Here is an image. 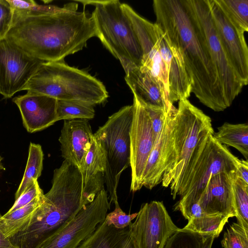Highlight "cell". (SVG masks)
I'll return each instance as SVG.
<instances>
[{"label": "cell", "instance_id": "obj_32", "mask_svg": "<svg viewBox=\"0 0 248 248\" xmlns=\"http://www.w3.org/2000/svg\"><path fill=\"white\" fill-rule=\"evenodd\" d=\"M115 204L114 210L107 214L105 220L109 225H112L118 229H122L129 226L131 221L135 218L137 213L126 214L120 207L118 202Z\"/></svg>", "mask_w": 248, "mask_h": 248}, {"label": "cell", "instance_id": "obj_16", "mask_svg": "<svg viewBox=\"0 0 248 248\" xmlns=\"http://www.w3.org/2000/svg\"><path fill=\"white\" fill-rule=\"evenodd\" d=\"M13 102L18 108L23 125L30 133L44 130L58 121L55 98L27 92L14 97Z\"/></svg>", "mask_w": 248, "mask_h": 248}, {"label": "cell", "instance_id": "obj_36", "mask_svg": "<svg viewBox=\"0 0 248 248\" xmlns=\"http://www.w3.org/2000/svg\"><path fill=\"white\" fill-rule=\"evenodd\" d=\"M235 174L246 183L248 184V161L239 160L236 168Z\"/></svg>", "mask_w": 248, "mask_h": 248}, {"label": "cell", "instance_id": "obj_26", "mask_svg": "<svg viewBox=\"0 0 248 248\" xmlns=\"http://www.w3.org/2000/svg\"><path fill=\"white\" fill-rule=\"evenodd\" d=\"M13 11L12 23L21 19L45 15L52 14L65 10L68 6L63 7L54 5H44L37 4L33 0H7Z\"/></svg>", "mask_w": 248, "mask_h": 248}, {"label": "cell", "instance_id": "obj_24", "mask_svg": "<svg viewBox=\"0 0 248 248\" xmlns=\"http://www.w3.org/2000/svg\"><path fill=\"white\" fill-rule=\"evenodd\" d=\"M215 237L179 229L167 240L164 248H211Z\"/></svg>", "mask_w": 248, "mask_h": 248}, {"label": "cell", "instance_id": "obj_1", "mask_svg": "<svg viewBox=\"0 0 248 248\" xmlns=\"http://www.w3.org/2000/svg\"><path fill=\"white\" fill-rule=\"evenodd\" d=\"M153 5L155 24L182 58L191 93L215 111L229 107L191 0H154Z\"/></svg>", "mask_w": 248, "mask_h": 248}, {"label": "cell", "instance_id": "obj_27", "mask_svg": "<svg viewBox=\"0 0 248 248\" xmlns=\"http://www.w3.org/2000/svg\"><path fill=\"white\" fill-rule=\"evenodd\" d=\"M229 216L221 214H206L189 219L183 228L200 233L212 234L218 237L228 222Z\"/></svg>", "mask_w": 248, "mask_h": 248}, {"label": "cell", "instance_id": "obj_22", "mask_svg": "<svg viewBox=\"0 0 248 248\" xmlns=\"http://www.w3.org/2000/svg\"><path fill=\"white\" fill-rule=\"evenodd\" d=\"M44 195V194L29 204L0 217V230L5 237L11 238L21 231L42 202Z\"/></svg>", "mask_w": 248, "mask_h": 248}, {"label": "cell", "instance_id": "obj_19", "mask_svg": "<svg viewBox=\"0 0 248 248\" xmlns=\"http://www.w3.org/2000/svg\"><path fill=\"white\" fill-rule=\"evenodd\" d=\"M125 80L136 96L143 104L169 111L173 106L165 92L150 73L140 67L125 73Z\"/></svg>", "mask_w": 248, "mask_h": 248}, {"label": "cell", "instance_id": "obj_10", "mask_svg": "<svg viewBox=\"0 0 248 248\" xmlns=\"http://www.w3.org/2000/svg\"><path fill=\"white\" fill-rule=\"evenodd\" d=\"M135 218L129 227L136 248H164L179 229L162 202L153 201L142 204Z\"/></svg>", "mask_w": 248, "mask_h": 248}, {"label": "cell", "instance_id": "obj_37", "mask_svg": "<svg viewBox=\"0 0 248 248\" xmlns=\"http://www.w3.org/2000/svg\"><path fill=\"white\" fill-rule=\"evenodd\" d=\"M1 215L0 214V217ZM0 248H18L15 245L10 238L5 236L0 230Z\"/></svg>", "mask_w": 248, "mask_h": 248}, {"label": "cell", "instance_id": "obj_20", "mask_svg": "<svg viewBox=\"0 0 248 248\" xmlns=\"http://www.w3.org/2000/svg\"><path fill=\"white\" fill-rule=\"evenodd\" d=\"M76 248H136L129 226L118 229L105 219Z\"/></svg>", "mask_w": 248, "mask_h": 248}, {"label": "cell", "instance_id": "obj_13", "mask_svg": "<svg viewBox=\"0 0 248 248\" xmlns=\"http://www.w3.org/2000/svg\"><path fill=\"white\" fill-rule=\"evenodd\" d=\"M132 105L133 115L130 131V166L131 169L130 190L134 192L143 186L144 170L156 139L148 113L135 96Z\"/></svg>", "mask_w": 248, "mask_h": 248}, {"label": "cell", "instance_id": "obj_11", "mask_svg": "<svg viewBox=\"0 0 248 248\" xmlns=\"http://www.w3.org/2000/svg\"><path fill=\"white\" fill-rule=\"evenodd\" d=\"M230 107L244 87L230 65L217 36L208 0H191Z\"/></svg>", "mask_w": 248, "mask_h": 248}, {"label": "cell", "instance_id": "obj_30", "mask_svg": "<svg viewBox=\"0 0 248 248\" xmlns=\"http://www.w3.org/2000/svg\"><path fill=\"white\" fill-rule=\"evenodd\" d=\"M232 187L237 223L248 231V184L237 177L235 172Z\"/></svg>", "mask_w": 248, "mask_h": 248}, {"label": "cell", "instance_id": "obj_3", "mask_svg": "<svg viewBox=\"0 0 248 248\" xmlns=\"http://www.w3.org/2000/svg\"><path fill=\"white\" fill-rule=\"evenodd\" d=\"M52 184L29 222L10 238L18 248H35L62 228L100 192L84 189L80 170L65 160L54 170Z\"/></svg>", "mask_w": 248, "mask_h": 248}, {"label": "cell", "instance_id": "obj_28", "mask_svg": "<svg viewBox=\"0 0 248 248\" xmlns=\"http://www.w3.org/2000/svg\"><path fill=\"white\" fill-rule=\"evenodd\" d=\"M226 16L239 31H248V0H216Z\"/></svg>", "mask_w": 248, "mask_h": 248}, {"label": "cell", "instance_id": "obj_38", "mask_svg": "<svg viewBox=\"0 0 248 248\" xmlns=\"http://www.w3.org/2000/svg\"><path fill=\"white\" fill-rule=\"evenodd\" d=\"M2 159V158L0 156V170H4V168L3 167V166H2V163H1Z\"/></svg>", "mask_w": 248, "mask_h": 248}, {"label": "cell", "instance_id": "obj_17", "mask_svg": "<svg viewBox=\"0 0 248 248\" xmlns=\"http://www.w3.org/2000/svg\"><path fill=\"white\" fill-rule=\"evenodd\" d=\"M93 136L88 120H64L59 139L64 160L80 170Z\"/></svg>", "mask_w": 248, "mask_h": 248}, {"label": "cell", "instance_id": "obj_7", "mask_svg": "<svg viewBox=\"0 0 248 248\" xmlns=\"http://www.w3.org/2000/svg\"><path fill=\"white\" fill-rule=\"evenodd\" d=\"M211 118L187 99L179 101L174 129L171 162L164 172L162 185L170 190L177 183L195 149L207 136L214 132Z\"/></svg>", "mask_w": 248, "mask_h": 248}, {"label": "cell", "instance_id": "obj_2", "mask_svg": "<svg viewBox=\"0 0 248 248\" xmlns=\"http://www.w3.org/2000/svg\"><path fill=\"white\" fill-rule=\"evenodd\" d=\"M77 9V3H69L60 12L19 20L12 25L5 38L43 62H63L96 36L91 16Z\"/></svg>", "mask_w": 248, "mask_h": 248}, {"label": "cell", "instance_id": "obj_21", "mask_svg": "<svg viewBox=\"0 0 248 248\" xmlns=\"http://www.w3.org/2000/svg\"><path fill=\"white\" fill-rule=\"evenodd\" d=\"M105 170V154L93 135L80 170L84 189L91 188L92 182L104 181Z\"/></svg>", "mask_w": 248, "mask_h": 248}, {"label": "cell", "instance_id": "obj_25", "mask_svg": "<svg viewBox=\"0 0 248 248\" xmlns=\"http://www.w3.org/2000/svg\"><path fill=\"white\" fill-rule=\"evenodd\" d=\"M44 154L41 146L30 143L26 167L21 182L15 194V200L32 184L37 180L43 170Z\"/></svg>", "mask_w": 248, "mask_h": 248}, {"label": "cell", "instance_id": "obj_15", "mask_svg": "<svg viewBox=\"0 0 248 248\" xmlns=\"http://www.w3.org/2000/svg\"><path fill=\"white\" fill-rule=\"evenodd\" d=\"M177 109L173 106L167 113L160 132L157 136L147 161L143 175V186L152 189L161 183L163 175L172 158L175 118Z\"/></svg>", "mask_w": 248, "mask_h": 248}, {"label": "cell", "instance_id": "obj_35", "mask_svg": "<svg viewBox=\"0 0 248 248\" xmlns=\"http://www.w3.org/2000/svg\"><path fill=\"white\" fill-rule=\"evenodd\" d=\"M13 11L7 0H0V41L5 38L12 23Z\"/></svg>", "mask_w": 248, "mask_h": 248}, {"label": "cell", "instance_id": "obj_9", "mask_svg": "<svg viewBox=\"0 0 248 248\" xmlns=\"http://www.w3.org/2000/svg\"><path fill=\"white\" fill-rule=\"evenodd\" d=\"M110 204L104 187L91 202L35 248H76L105 219Z\"/></svg>", "mask_w": 248, "mask_h": 248}, {"label": "cell", "instance_id": "obj_23", "mask_svg": "<svg viewBox=\"0 0 248 248\" xmlns=\"http://www.w3.org/2000/svg\"><path fill=\"white\" fill-rule=\"evenodd\" d=\"M218 131L213 135L220 143L232 146L239 151L248 161V124H232L225 123L217 128Z\"/></svg>", "mask_w": 248, "mask_h": 248}, {"label": "cell", "instance_id": "obj_12", "mask_svg": "<svg viewBox=\"0 0 248 248\" xmlns=\"http://www.w3.org/2000/svg\"><path fill=\"white\" fill-rule=\"evenodd\" d=\"M42 62L6 38L0 41V94L10 98L23 90Z\"/></svg>", "mask_w": 248, "mask_h": 248}, {"label": "cell", "instance_id": "obj_5", "mask_svg": "<svg viewBox=\"0 0 248 248\" xmlns=\"http://www.w3.org/2000/svg\"><path fill=\"white\" fill-rule=\"evenodd\" d=\"M23 90L93 106L104 103L108 97L102 82L63 62H42Z\"/></svg>", "mask_w": 248, "mask_h": 248}, {"label": "cell", "instance_id": "obj_8", "mask_svg": "<svg viewBox=\"0 0 248 248\" xmlns=\"http://www.w3.org/2000/svg\"><path fill=\"white\" fill-rule=\"evenodd\" d=\"M133 105L122 107L108 118L94 134L106 158L104 181L109 202H118L117 189L122 172L130 166V131Z\"/></svg>", "mask_w": 248, "mask_h": 248}, {"label": "cell", "instance_id": "obj_18", "mask_svg": "<svg viewBox=\"0 0 248 248\" xmlns=\"http://www.w3.org/2000/svg\"><path fill=\"white\" fill-rule=\"evenodd\" d=\"M235 171L211 177L199 201L203 212L235 217L232 180Z\"/></svg>", "mask_w": 248, "mask_h": 248}, {"label": "cell", "instance_id": "obj_33", "mask_svg": "<svg viewBox=\"0 0 248 248\" xmlns=\"http://www.w3.org/2000/svg\"><path fill=\"white\" fill-rule=\"evenodd\" d=\"M44 194L37 180L34 179L32 184L23 192L14 202L13 206L7 212H12L21 208L32 202L37 197Z\"/></svg>", "mask_w": 248, "mask_h": 248}, {"label": "cell", "instance_id": "obj_34", "mask_svg": "<svg viewBox=\"0 0 248 248\" xmlns=\"http://www.w3.org/2000/svg\"><path fill=\"white\" fill-rule=\"evenodd\" d=\"M141 103L148 113L154 134L156 139L164 126L168 111H167L162 108L147 106L141 102Z\"/></svg>", "mask_w": 248, "mask_h": 248}, {"label": "cell", "instance_id": "obj_14", "mask_svg": "<svg viewBox=\"0 0 248 248\" xmlns=\"http://www.w3.org/2000/svg\"><path fill=\"white\" fill-rule=\"evenodd\" d=\"M216 31L229 62L244 86L248 83V49L244 32L230 22L216 0H208Z\"/></svg>", "mask_w": 248, "mask_h": 248}, {"label": "cell", "instance_id": "obj_31", "mask_svg": "<svg viewBox=\"0 0 248 248\" xmlns=\"http://www.w3.org/2000/svg\"><path fill=\"white\" fill-rule=\"evenodd\" d=\"M221 244L224 248H248V231L232 223L224 233Z\"/></svg>", "mask_w": 248, "mask_h": 248}, {"label": "cell", "instance_id": "obj_4", "mask_svg": "<svg viewBox=\"0 0 248 248\" xmlns=\"http://www.w3.org/2000/svg\"><path fill=\"white\" fill-rule=\"evenodd\" d=\"M239 160L213 135L207 136L195 149L177 183L170 190L173 199L178 195L181 197L174 210L183 216L193 204L199 202L211 177L235 171Z\"/></svg>", "mask_w": 248, "mask_h": 248}, {"label": "cell", "instance_id": "obj_29", "mask_svg": "<svg viewBox=\"0 0 248 248\" xmlns=\"http://www.w3.org/2000/svg\"><path fill=\"white\" fill-rule=\"evenodd\" d=\"M56 114L58 121L61 120H89L94 118V106L75 101L57 100Z\"/></svg>", "mask_w": 248, "mask_h": 248}, {"label": "cell", "instance_id": "obj_6", "mask_svg": "<svg viewBox=\"0 0 248 248\" xmlns=\"http://www.w3.org/2000/svg\"><path fill=\"white\" fill-rule=\"evenodd\" d=\"M95 6L91 17L96 36L120 61L125 73L141 66V48L132 23L119 0L80 1Z\"/></svg>", "mask_w": 248, "mask_h": 248}]
</instances>
